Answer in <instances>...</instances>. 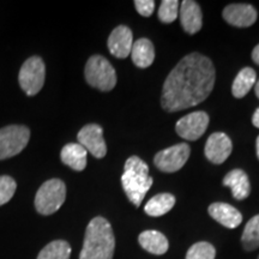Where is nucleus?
Masks as SVG:
<instances>
[{
  "instance_id": "obj_1",
  "label": "nucleus",
  "mask_w": 259,
  "mask_h": 259,
  "mask_svg": "<svg viewBox=\"0 0 259 259\" xmlns=\"http://www.w3.org/2000/svg\"><path fill=\"white\" fill-rule=\"evenodd\" d=\"M215 85V69L209 58L191 53L168 74L162 90L161 105L164 111L179 112L199 105Z\"/></svg>"
},
{
  "instance_id": "obj_2",
  "label": "nucleus",
  "mask_w": 259,
  "mask_h": 259,
  "mask_svg": "<svg viewBox=\"0 0 259 259\" xmlns=\"http://www.w3.org/2000/svg\"><path fill=\"white\" fill-rule=\"evenodd\" d=\"M115 250V238L111 223L97 216L89 222L84 236L79 259H112Z\"/></svg>"
},
{
  "instance_id": "obj_3",
  "label": "nucleus",
  "mask_w": 259,
  "mask_h": 259,
  "mask_svg": "<svg viewBox=\"0 0 259 259\" xmlns=\"http://www.w3.org/2000/svg\"><path fill=\"white\" fill-rule=\"evenodd\" d=\"M153 183L154 179L149 177L148 164L143 160L137 156L127 158L121 177V184L130 202L136 206L141 205Z\"/></svg>"
},
{
  "instance_id": "obj_4",
  "label": "nucleus",
  "mask_w": 259,
  "mask_h": 259,
  "mask_svg": "<svg viewBox=\"0 0 259 259\" xmlns=\"http://www.w3.org/2000/svg\"><path fill=\"white\" fill-rule=\"evenodd\" d=\"M66 198V186L60 179L47 180L35 196V209L44 216L57 212Z\"/></svg>"
},
{
  "instance_id": "obj_5",
  "label": "nucleus",
  "mask_w": 259,
  "mask_h": 259,
  "mask_svg": "<svg viewBox=\"0 0 259 259\" xmlns=\"http://www.w3.org/2000/svg\"><path fill=\"white\" fill-rule=\"evenodd\" d=\"M87 83L101 92H109L116 84V73L111 63L102 56H93L85 65Z\"/></svg>"
},
{
  "instance_id": "obj_6",
  "label": "nucleus",
  "mask_w": 259,
  "mask_h": 259,
  "mask_svg": "<svg viewBox=\"0 0 259 259\" xmlns=\"http://www.w3.org/2000/svg\"><path fill=\"white\" fill-rule=\"evenodd\" d=\"M46 66L40 57H31L22 65L18 74V82L23 92L28 96L38 94L45 84Z\"/></svg>"
},
{
  "instance_id": "obj_7",
  "label": "nucleus",
  "mask_w": 259,
  "mask_h": 259,
  "mask_svg": "<svg viewBox=\"0 0 259 259\" xmlns=\"http://www.w3.org/2000/svg\"><path fill=\"white\" fill-rule=\"evenodd\" d=\"M30 138V130L23 125L0 128V160L14 157L23 151Z\"/></svg>"
},
{
  "instance_id": "obj_8",
  "label": "nucleus",
  "mask_w": 259,
  "mask_h": 259,
  "mask_svg": "<svg viewBox=\"0 0 259 259\" xmlns=\"http://www.w3.org/2000/svg\"><path fill=\"white\" fill-rule=\"evenodd\" d=\"M190 147L186 143L173 145L157 153L154 158V163L162 171L174 173L185 166L190 157Z\"/></svg>"
},
{
  "instance_id": "obj_9",
  "label": "nucleus",
  "mask_w": 259,
  "mask_h": 259,
  "mask_svg": "<svg viewBox=\"0 0 259 259\" xmlns=\"http://www.w3.org/2000/svg\"><path fill=\"white\" fill-rule=\"evenodd\" d=\"M209 125V115L205 112H193L177 122V134L187 141H197L204 135Z\"/></svg>"
},
{
  "instance_id": "obj_10",
  "label": "nucleus",
  "mask_w": 259,
  "mask_h": 259,
  "mask_svg": "<svg viewBox=\"0 0 259 259\" xmlns=\"http://www.w3.org/2000/svg\"><path fill=\"white\" fill-rule=\"evenodd\" d=\"M78 143L94 157L102 158L107 154V145L103 138V130L97 124L85 125L78 132Z\"/></svg>"
},
{
  "instance_id": "obj_11",
  "label": "nucleus",
  "mask_w": 259,
  "mask_h": 259,
  "mask_svg": "<svg viewBox=\"0 0 259 259\" xmlns=\"http://www.w3.org/2000/svg\"><path fill=\"white\" fill-rule=\"evenodd\" d=\"M232 141L223 132H215L206 141L204 153L206 158L215 164H221L232 153Z\"/></svg>"
},
{
  "instance_id": "obj_12",
  "label": "nucleus",
  "mask_w": 259,
  "mask_h": 259,
  "mask_svg": "<svg viewBox=\"0 0 259 259\" xmlns=\"http://www.w3.org/2000/svg\"><path fill=\"white\" fill-rule=\"evenodd\" d=\"M107 46L112 56L119 59H124L131 54L132 46H134V35L131 29L126 25H119L112 34L109 35Z\"/></svg>"
},
{
  "instance_id": "obj_13",
  "label": "nucleus",
  "mask_w": 259,
  "mask_h": 259,
  "mask_svg": "<svg viewBox=\"0 0 259 259\" xmlns=\"http://www.w3.org/2000/svg\"><path fill=\"white\" fill-rule=\"evenodd\" d=\"M227 23L238 28H247L257 21V11L248 4H232L225 8L222 12Z\"/></svg>"
},
{
  "instance_id": "obj_14",
  "label": "nucleus",
  "mask_w": 259,
  "mask_h": 259,
  "mask_svg": "<svg viewBox=\"0 0 259 259\" xmlns=\"http://www.w3.org/2000/svg\"><path fill=\"white\" fill-rule=\"evenodd\" d=\"M180 22L181 27L187 34H196L202 29L203 16L202 10L196 2L185 0L180 5Z\"/></svg>"
},
{
  "instance_id": "obj_15",
  "label": "nucleus",
  "mask_w": 259,
  "mask_h": 259,
  "mask_svg": "<svg viewBox=\"0 0 259 259\" xmlns=\"http://www.w3.org/2000/svg\"><path fill=\"white\" fill-rule=\"evenodd\" d=\"M209 213L213 220L226 228H236L242 222V215L238 209L227 203H213L209 206Z\"/></svg>"
},
{
  "instance_id": "obj_16",
  "label": "nucleus",
  "mask_w": 259,
  "mask_h": 259,
  "mask_svg": "<svg viewBox=\"0 0 259 259\" xmlns=\"http://www.w3.org/2000/svg\"><path fill=\"white\" fill-rule=\"evenodd\" d=\"M223 185L232 190L233 197L238 200L246 199L251 193V184L247 174L241 169H233L223 179Z\"/></svg>"
},
{
  "instance_id": "obj_17",
  "label": "nucleus",
  "mask_w": 259,
  "mask_h": 259,
  "mask_svg": "<svg viewBox=\"0 0 259 259\" xmlns=\"http://www.w3.org/2000/svg\"><path fill=\"white\" fill-rule=\"evenodd\" d=\"M60 158L64 164L72 168L73 170L82 171L87 167L88 151L79 143H70L61 149Z\"/></svg>"
},
{
  "instance_id": "obj_18",
  "label": "nucleus",
  "mask_w": 259,
  "mask_h": 259,
  "mask_svg": "<svg viewBox=\"0 0 259 259\" xmlns=\"http://www.w3.org/2000/svg\"><path fill=\"white\" fill-rule=\"evenodd\" d=\"M131 58L134 64L141 69H147L154 63L155 50L153 44L148 38H139L134 42L131 50Z\"/></svg>"
},
{
  "instance_id": "obj_19",
  "label": "nucleus",
  "mask_w": 259,
  "mask_h": 259,
  "mask_svg": "<svg viewBox=\"0 0 259 259\" xmlns=\"http://www.w3.org/2000/svg\"><path fill=\"white\" fill-rule=\"evenodd\" d=\"M138 241L145 251L156 255L164 254L169 247L166 236L157 231H145L141 233Z\"/></svg>"
},
{
  "instance_id": "obj_20",
  "label": "nucleus",
  "mask_w": 259,
  "mask_h": 259,
  "mask_svg": "<svg viewBox=\"0 0 259 259\" xmlns=\"http://www.w3.org/2000/svg\"><path fill=\"white\" fill-rule=\"evenodd\" d=\"M174 205H176V197L173 194L160 193L149 199V202L144 206V211L149 216L160 218L170 211Z\"/></svg>"
},
{
  "instance_id": "obj_21",
  "label": "nucleus",
  "mask_w": 259,
  "mask_h": 259,
  "mask_svg": "<svg viewBox=\"0 0 259 259\" xmlns=\"http://www.w3.org/2000/svg\"><path fill=\"white\" fill-rule=\"evenodd\" d=\"M255 82H257V74L255 71L251 67H245L240 72L238 73V76L235 77L234 82L232 85V94L233 96L236 99H242L246 96L248 92L252 89V87H254Z\"/></svg>"
},
{
  "instance_id": "obj_22",
  "label": "nucleus",
  "mask_w": 259,
  "mask_h": 259,
  "mask_svg": "<svg viewBox=\"0 0 259 259\" xmlns=\"http://www.w3.org/2000/svg\"><path fill=\"white\" fill-rule=\"evenodd\" d=\"M71 246L65 240H54L42 248L37 259H70Z\"/></svg>"
},
{
  "instance_id": "obj_23",
  "label": "nucleus",
  "mask_w": 259,
  "mask_h": 259,
  "mask_svg": "<svg viewBox=\"0 0 259 259\" xmlns=\"http://www.w3.org/2000/svg\"><path fill=\"white\" fill-rule=\"evenodd\" d=\"M241 242L246 251H254L259 247V215L253 216L245 226Z\"/></svg>"
},
{
  "instance_id": "obj_24",
  "label": "nucleus",
  "mask_w": 259,
  "mask_h": 259,
  "mask_svg": "<svg viewBox=\"0 0 259 259\" xmlns=\"http://www.w3.org/2000/svg\"><path fill=\"white\" fill-rule=\"evenodd\" d=\"M179 16V2L178 0H163L158 9V19L162 23H173Z\"/></svg>"
},
{
  "instance_id": "obj_25",
  "label": "nucleus",
  "mask_w": 259,
  "mask_h": 259,
  "mask_svg": "<svg viewBox=\"0 0 259 259\" xmlns=\"http://www.w3.org/2000/svg\"><path fill=\"white\" fill-rule=\"evenodd\" d=\"M215 247L205 241L197 242L191 246L186 254V259H215Z\"/></svg>"
},
{
  "instance_id": "obj_26",
  "label": "nucleus",
  "mask_w": 259,
  "mask_h": 259,
  "mask_svg": "<svg viewBox=\"0 0 259 259\" xmlns=\"http://www.w3.org/2000/svg\"><path fill=\"white\" fill-rule=\"evenodd\" d=\"M17 190V183L9 176L0 177V206L9 203Z\"/></svg>"
},
{
  "instance_id": "obj_27",
  "label": "nucleus",
  "mask_w": 259,
  "mask_h": 259,
  "mask_svg": "<svg viewBox=\"0 0 259 259\" xmlns=\"http://www.w3.org/2000/svg\"><path fill=\"white\" fill-rule=\"evenodd\" d=\"M135 6L139 15L143 17H150L154 12L155 3L153 0H136Z\"/></svg>"
},
{
  "instance_id": "obj_28",
  "label": "nucleus",
  "mask_w": 259,
  "mask_h": 259,
  "mask_svg": "<svg viewBox=\"0 0 259 259\" xmlns=\"http://www.w3.org/2000/svg\"><path fill=\"white\" fill-rule=\"evenodd\" d=\"M252 60L257 65H259V45H257L254 47V50L252 51Z\"/></svg>"
},
{
  "instance_id": "obj_29",
  "label": "nucleus",
  "mask_w": 259,
  "mask_h": 259,
  "mask_svg": "<svg viewBox=\"0 0 259 259\" xmlns=\"http://www.w3.org/2000/svg\"><path fill=\"white\" fill-rule=\"evenodd\" d=\"M252 124L259 128V108H257V111L254 112L253 116H252Z\"/></svg>"
},
{
  "instance_id": "obj_30",
  "label": "nucleus",
  "mask_w": 259,
  "mask_h": 259,
  "mask_svg": "<svg viewBox=\"0 0 259 259\" xmlns=\"http://www.w3.org/2000/svg\"><path fill=\"white\" fill-rule=\"evenodd\" d=\"M254 92H255V95H257V97L259 99V80H257L254 84Z\"/></svg>"
},
{
  "instance_id": "obj_31",
  "label": "nucleus",
  "mask_w": 259,
  "mask_h": 259,
  "mask_svg": "<svg viewBox=\"0 0 259 259\" xmlns=\"http://www.w3.org/2000/svg\"><path fill=\"white\" fill-rule=\"evenodd\" d=\"M255 148H257V156L259 158V136L257 137V142H255Z\"/></svg>"
},
{
  "instance_id": "obj_32",
  "label": "nucleus",
  "mask_w": 259,
  "mask_h": 259,
  "mask_svg": "<svg viewBox=\"0 0 259 259\" xmlns=\"http://www.w3.org/2000/svg\"><path fill=\"white\" fill-rule=\"evenodd\" d=\"M258 259H259V257H258Z\"/></svg>"
}]
</instances>
